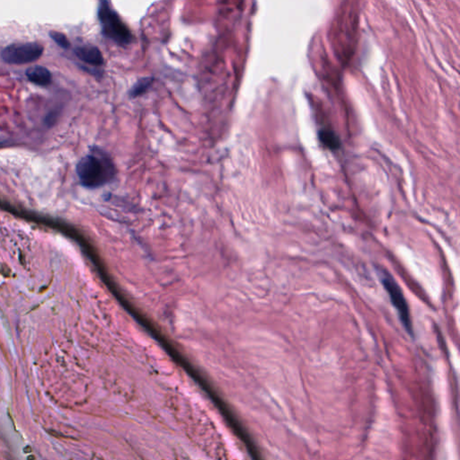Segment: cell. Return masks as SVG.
<instances>
[{
    "label": "cell",
    "mask_w": 460,
    "mask_h": 460,
    "mask_svg": "<svg viewBox=\"0 0 460 460\" xmlns=\"http://www.w3.org/2000/svg\"><path fill=\"white\" fill-rule=\"evenodd\" d=\"M77 174L83 186L94 189L111 183L117 170L110 156L95 148L78 162Z\"/></svg>",
    "instance_id": "cell-1"
},
{
    "label": "cell",
    "mask_w": 460,
    "mask_h": 460,
    "mask_svg": "<svg viewBox=\"0 0 460 460\" xmlns=\"http://www.w3.org/2000/svg\"><path fill=\"white\" fill-rule=\"evenodd\" d=\"M98 19L105 37L121 46L132 43L133 35L131 30L109 2L102 1L99 3Z\"/></svg>",
    "instance_id": "cell-2"
},
{
    "label": "cell",
    "mask_w": 460,
    "mask_h": 460,
    "mask_svg": "<svg viewBox=\"0 0 460 460\" xmlns=\"http://www.w3.org/2000/svg\"><path fill=\"white\" fill-rule=\"evenodd\" d=\"M379 276L382 281L383 286L390 297L392 304L394 305V308L398 313L399 318L402 325L407 330V333L410 335H413L414 331L410 311L401 288L399 287L398 284L390 275V273L385 270H379Z\"/></svg>",
    "instance_id": "cell-3"
},
{
    "label": "cell",
    "mask_w": 460,
    "mask_h": 460,
    "mask_svg": "<svg viewBox=\"0 0 460 460\" xmlns=\"http://www.w3.org/2000/svg\"><path fill=\"white\" fill-rule=\"evenodd\" d=\"M42 53L43 47L37 42L14 43L2 50L1 58L6 63L22 65L37 61Z\"/></svg>",
    "instance_id": "cell-4"
},
{
    "label": "cell",
    "mask_w": 460,
    "mask_h": 460,
    "mask_svg": "<svg viewBox=\"0 0 460 460\" xmlns=\"http://www.w3.org/2000/svg\"><path fill=\"white\" fill-rule=\"evenodd\" d=\"M75 54L80 61L91 66L99 67L103 64V54L95 46L90 44L79 46L75 49Z\"/></svg>",
    "instance_id": "cell-5"
},
{
    "label": "cell",
    "mask_w": 460,
    "mask_h": 460,
    "mask_svg": "<svg viewBox=\"0 0 460 460\" xmlns=\"http://www.w3.org/2000/svg\"><path fill=\"white\" fill-rule=\"evenodd\" d=\"M30 82L41 86H48L51 82V73L44 67L33 66L25 72Z\"/></svg>",
    "instance_id": "cell-6"
},
{
    "label": "cell",
    "mask_w": 460,
    "mask_h": 460,
    "mask_svg": "<svg viewBox=\"0 0 460 460\" xmlns=\"http://www.w3.org/2000/svg\"><path fill=\"white\" fill-rule=\"evenodd\" d=\"M320 140L323 144L331 149H336L340 146L339 139L333 132L323 131L320 133Z\"/></svg>",
    "instance_id": "cell-7"
},
{
    "label": "cell",
    "mask_w": 460,
    "mask_h": 460,
    "mask_svg": "<svg viewBox=\"0 0 460 460\" xmlns=\"http://www.w3.org/2000/svg\"><path fill=\"white\" fill-rule=\"evenodd\" d=\"M153 83V79L151 78H143L140 80L139 82L136 84L135 86L132 87V90L130 94L133 97H136L138 95H142L146 91L148 90V87L151 86Z\"/></svg>",
    "instance_id": "cell-8"
},
{
    "label": "cell",
    "mask_w": 460,
    "mask_h": 460,
    "mask_svg": "<svg viewBox=\"0 0 460 460\" xmlns=\"http://www.w3.org/2000/svg\"><path fill=\"white\" fill-rule=\"evenodd\" d=\"M49 36L57 43L58 45L61 46L63 49H68L70 47V41L68 40L65 34L60 33V32H56V31H52L49 33Z\"/></svg>",
    "instance_id": "cell-9"
}]
</instances>
